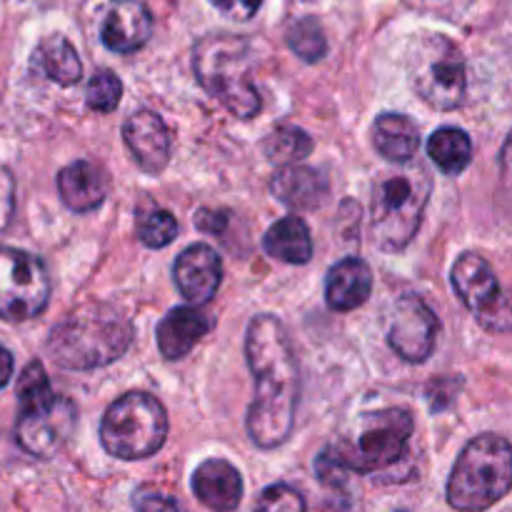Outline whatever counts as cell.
<instances>
[{"label": "cell", "mask_w": 512, "mask_h": 512, "mask_svg": "<svg viewBox=\"0 0 512 512\" xmlns=\"http://www.w3.org/2000/svg\"><path fill=\"white\" fill-rule=\"evenodd\" d=\"M408 75L423 103L435 110H455L465 98V58L458 45L440 33H423L408 53Z\"/></svg>", "instance_id": "8"}, {"label": "cell", "mask_w": 512, "mask_h": 512, "mask_svg": "<svg viewBox=\"0 0 512 512\" xmlns=\"http://www.w3.org/2000/svg\"><path fill=\"white\" fill-rule=\"evenodd\" d=\"M210 328L213 323L198 308H173L155 330L158 350L168 360L185 358L210 333Z\"/></svg>", "instance_id": "18"}, {"label": "cell", "mask_w": 512, "mask_h": 512, "mask_svg": "<svg viewBox=\"0 0 512 512\" xmlns=\"http://www.w3.org/2000/svg\"><path fill=\"white\" fill-rule=\"evenodd\" d=\"M512 488V445L495 433L478 435L460 453L448 480V503L460 512L493 508Z\"/></svg>", "instance_id": "6"}, {"label": "cell", "mask_w": 512, "mask_h": 512, "mask_svg": "<svg viewBox=\"0 0 512 512\" xmlns=\"http://www.w3.org/2000/svg\"><path fill=\"white\" fill-rule=\"evenodd\" d=\"M123 98V83H120L118 75L113 70H95V75L90 78L88 90H85V100L93 110L98 113H113L120 105Z\"/></svg>", "instance_id": "28"}, {"label": "cell", "mask_w": 512, "mask_h": 512, "mask_svg": "<svg viewBox=\"0 0 512 512\" xmlns=\"http://www.w3.org/2000/svg\"><path fill=\"white\" fill-rule=\"evenodd\" d=\"M245 355L255 380L248 410L250 440L273 450L293 433L300 395L298 360L285 325L275 315H255L245 335Z\"/></svg>", "instance_id": "1"}, {"label": "cell", "mask_w": 512, "mask_h": 512, "mask_svg": "<svg viewBox=\"0 0 512 512\" xmlns=\"http://www.w3.org/2000/svg\"><path fill=\"white\" fill-rule=\"evenodd\" d=\"M58 193L65 208L73 213H90L103 205L108 195V178L90 160H75L58 173Z\"/></svg>", "instance_id": "17"}, {"label": "cell", "mask_w": 512, "mask_h": 512, "mask_svg": "<svg viewBox=\"0 0 512 512\" xmlns=\"http://www.w3.org/2000/svg\"><path fill=\"white\" fill-rule=\"evenodd\" d=\"M413 415L405 408H388L365 415L353 440L330 445L318 460L315 473L323 483H343L348 473H378L398 463L413 438Z\"/></svg>", "instance_id": "3"}, {"label": "cell", "mask_w": 512, "mask_h": 512, "mask_svg": "<svg viewBox=\"0 0 512 512\" xmlns=\"http://www.w3.org/2000/svg\"><path fill=\"white\" fill-rule=\"evenodd\" d=\"M195 78L235 118H253L260 110L258 85L253 83V50L240 35H205L193 53Z\"/></svg>", "instance_id": "4"}, {"label": "cell", "mask_w": 512, "mask_h": 512, "mask_svg": "<svg viewBox=\"0 0 512 512\" xmlns=\"http://www.w3.org/2000/svg\"><path fill=\"white\" fill-rule=\"evenodd\" d=\"M263 150L273 163L293 165L313 153V138L295 125H280V128L270 130Z\"/></svg>", "instance_id": "25"}, {"label": "cell", "mask_w": 512, "mask_h": 512, "mask_svg": "<svg viewBox=\"0 0 512 512\" xmlns=\"http://www.w3.org/2000/svg\"><path fill=\"white\" fill-rule=\"evenodd\" d=\"M500 168H503L505 183L512 185V133L508 135L503 145V153H500Z\"/></svg>", "instance_id": "35"}, {"label": "cell", "mask_w": 512, "mask_h": 512, "mask_svg": "<svg viewBox=\"0 0 512 512\" xmlns=\"http://www.w3.org/2000/svg\"><path fill=\"white\" fill-rule=\"evenodd\" d=\"M195 225H198L203 233H220V230L228 225V213H215V210H200L195 215Z\"/></svg>", "instance_id": "33"}, {"label": "cell", "mask_w": 512, "mask_h": 512, "mask_svg": "<svg viewBox=\"0 0 512 512\" xmlns=\"http://www.w3.org/2000/svg\"><path fill=\"white\" fill-rule=\"evenodd\" d=\"M173 278L180 295L193 305H205L215 298L223 280V263L210 245H188L173 265Z\"/></svg>", "instance_id": "12"}, {"label": "cell", "mask_w": 512, "mask_h": 512, "mask_svg": "<svg viewBox=\"0 0 512 512\" xmlns=\"http://www.w3.org/2000/svg\"><path fill=\"white\" fill-rule=\"evenodd\" d=\"M453 288L458 293V298L463 300L465 308L470 313L478 315L480 320L495 308V305L503 300L500 293L498 275H495L493 265L478 253H463L453 265Z\"/></svg>", "instance_id": "14"}, {"label": "cell", "mask_w": 512, "mask_h": 512, "mask_svg": "<svg viewBox=\"0 0 512 512\" xmlns=\"http://www.w3.org/2000/svg\"><path fill=\"white\" fill-rule=\"evenodd\" d=\"M433 178L420 163L400 165L378 178L373 190V240L385 253H400L418 235Z\"/></svg>", "instance_id": "5"}, {"label": "cell", "mask_w": 512, "mask_h": 512, "mask_svg": "<svg viewBox=\"0 0 512 512\" xmlns=\"http://www.w3.org/2000/svg\"><path fill=\"white\" fill-rule=\"evenodd\" d=\"M193 493L213 512H233L243 500V478L228 460H205L193 473Z\"/></svg>", "instance_id": "16"}, {"label": "cell", "mask_w": 512, "mask_h": 512, "mask_svg": "<svg viewBox=\"0 0 512 512\" xmlns=\"http://www.w3.org/2000/svg\"><path fill=\"white\" fill-rule=\"evenodd\" d=\"M168 438V413L150 393L135 390L115 400L100 423L105 453L120 460H145L158 453Z\"/></svg>", "instance_id": "7"}, {"label": "cell", "mask_w": 512, "mask_h": 512, "mask_svg": "<svg viewBox=\"0 0 512 512\" xmlns=\"http://www.w3.org/2000/svg\"><path fill=\"white\" fill-rule=\"evenodd\" d=\"M253 512H308L305 498L290 485H270L255 503Z\"/></svg>", "instance_id": "29"}, {"label": "cell", "mask_w": 512, "mask_h": 512, "mask_svg": "<svg viewBox=\"0 0 512 512\" xmlns=\"http://www.w3.org/2000/svg\"><path fill=\"white\" fill-rule=\"evenodd\" d=\"M428 155L445 175H460L473 160V140L460 128H440L430 135Z\"/></svg>", "instance_id": "24"}, {"label": "cell", "mask_w": 512, "mask_h": 512, "mask_svg": "<svg viewBox=\"0 0 512 512\" xmlns=\"http://www.w3.org/2000/svg\"><path fill=\"white\" fill-rule=\"evenodd\" d=\"M373 273L370 265L360 258H345L333 265L325 280V300L338 313H350L370 298Z\"/></svg>", "instance_id": "19"}, {"label": "cell", "mask_w": 512, "mask_h": 512, "mask_svg": "<svg viewBox=\"0 0 512 512\" xmlns=\"http://www.w3.org/2000/svg\"><path fill=\"white\" fill-rule=\"evenodd\" d=\"M210 5L218 8V13L225 15L228 20L245 23V20H250L255 13H258L263 0H210Z\"/></svg>", "instance_id": "31"}, {"label": "cell", "mask_w": 512, "mask_h": 512, "mask_svg": "<svg viewBox=\"0 0 512 512\" xmlns=\"http://www.w3.org/2000/svg\"><path fill=\"white\" fill-rule=\"evenodd\" d=\"M153 35V15L143 0H110L100 40L113 53H135Z\"/></svg>", "instance_id": "15"}, {"label": "cell", "mask_w": 512, "mask_h": 512, "mask_svg": "<svg viewBox=\"0 0 512 512\" xmlns=\"http://www.w3.org/2000/svg\"><path fill=\"white\" fill-rule=\"evenodd\" d=\"M440 323L430 305L423 298L405 295L395 308L393 325H390V348L405 360V363H425L435 350Z\"/></svg>", "instance_id": "11"}, {"label": "cell", "mask_w": 512, "mask_h": 512, "mask_svg": "<svg viewBox=\"0 0 512 512\" xmlns=\"http://www.w3.org/2000/svg\"><path fill=\"white\" fill-rule=\"evenodd\" d=\"M138 238L148 248H168L178 238V220L170 210L153 208L138 218Z\"/></svg>", "instance_id": "27"}, {"label": "cell", "mask_w": 512, "mask_h": 512, "mask_svg": "<svg viewBox=\"0 0 512 512\" xmlns=\"http://www.w3.org/2000/svg\"><path fill=\"white\" fill-rule=\"evenodd\" d=\"M133 323L115 305L88 303L73 310L48 338V355L65 370H95L123 358Z\"/></svg>", "instance_id": "2"}, {"label": "cell", "mask_w": 512, "mask_h": 512, "mask_svg": "<svg viewBox=\"0 0 512 512\" xmlns=\"http://www.w3.org/2000/svg\"><path fill=\"white\" fill-rule=\"evenodd\" d=\"M123 140L143 173H163L170 160V130L158 113L138 110L130 115L123 123Z\"/></svg>", "instance_id": "13"}, {"label": "cell", "mask_w": 512, "mask_h": 512, "mask_svg": "<svg viewBox=\"0 0 512 512\" xmlns=\"http://www.w3.org/2000/svg\"><path fill=\"white\" fill-rule=\"evenodd\" d=\"M15 210V178L5 165H0V230L8 228Z\"/></svg>", "instance_id": "32"}, {"label": "cell", "mask_w": 512, "mask_h": 512, "mask_svg": "<svg viewBox=\"0 0 512 512\" xmlns=\"http://www.w3.org/2000/svg\"><path fill=\"white\" fill-rule=\"evenodd\" d=\"M50 300L48 268L33 253L0 248V318L8 323L38 318Z\"/></svg>", "instance_id": "10"}, {"label": "cell", "mask_w": 512, "mask_h": 512, "mask_svg": "<svg viewBox=\"0 0 512 512\" xmlns=\"http://www.w3.org/2000/svg\"><path fill=\"white\" fill-rule=\"evenodd\" d=\"M263 248L270 258L280 260V263L305 265L313 258V238H310L305 220L298 215H288L270 225L263 238Z\"/></svg>", "instance_id": "22"}, {"label": "cell", "mask_w": 512, "mask_h": 512, "mask_svg": "<svg viewBox=\"0 0 512 512\" xmlns=\"http://www.w3.org/2000/svg\"><path fill=\"white\" fill-rule=\"evenodd\" d=\"M33 68L40 75H45L53 83L63 85H75L83 75V65H80L78 53H75L73 43L63 35H50L43 43L35 48L33 53Z\"/></svg>", "instance_id": "23"}, {"label": "cell", "mask_w": 512, "mask_h": 512, "mask_svg": "<svg viewBox=\"0 0 512 512\" xmlns=\"http://www.w3.org/2000/svg\"><path fill=\"white\" fill-rule=\"evenodd\" d=\"M20 400L15 440L33 458H53L75 430V405L53 388Z\"/></svg>", "instance_id": "9"}, {"label": "cell", "mask_w": 512, "mask_h": 512, "mask_svg": "<svg viewBox=\"0 0 512 512\" xmlns=\"http://www.w3.org/2000/svg\"><path fill=\"white\" fill-rule=\"evenodd\" d=\"M290 50H293L298 58H303L305 63H318L328 53V40H325L323 25L315 18H300L285 33Z\"/></svg>", "instance_id": "26"}, {"label": "cell", "mask_w": 512, "mask_h": 512, "mask_svg": "<svg viewBox=\"0 0 512 512\" xmlns=\"http://www.w3.org/2000/svg\"><path fill=\"white\" fill-rule=\"evenodd\" d=\"M135 510L138 512H185L173 498H168V495L150 488H143L135 493Z\"/></svg>", "instance_id": "30"}, {"label": "cell", "mask_w": 512, "mask_h": 512, "mask_svg": "<svg viewBox=\"0 0 512 512\" xmlns=\"http://www.w3.org/2000/svg\"><path fill=\"white\" fill-rule=\"evenodd\" d=\"M373 145L390 163H413L415 153L420 148L418 125L408 115L383 113L373 125Z\"/></svg>", "instance_id": "21"}, {"label": "cell", "mask_w": 512, "mask_h": 512, "mask_svg": "<svg viewBox=\"0 0 512 512\" xmlns=\"http://www.w3.org/2000/svg\"><path fill=\"white\" fill-rule=\"evenodd\" d=\"M270 190L288 208L313 210L328 195V183L318 170L305 168V165H288L280 173H275Z\"/></svg>", "instance_id": "20"}, {"label": "cell", "mask_w": 512, "mask_h": 512, "mask_svg": "<svg viewBox=\"0 0 512 512\" xmlns=\"http://www.w3.org/2000/svg\"><path fill=\"white\" fill-rule=\"evenodd\" d=\"M400 512H408V510H400Z\"/></svg>", "instance_id": "36"}, {"label": "cell", "mask_w": 512, "mask_h": 512, "mask_svg": "<svg viewBox=\"0 0 512 512\" xmlns=\"http://www.w3.org/2000/svg\"><path fill=\"white\" fill-rule=\"evenodd\" d=\"M10 378H13V355L0 345V390L10 383Z\"/></svg>", "instance_id": "34"}]
</instances>
